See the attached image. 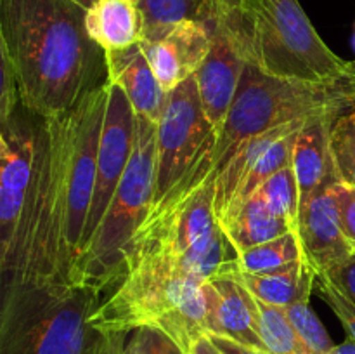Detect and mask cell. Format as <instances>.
Here are the masks:
<instances>
[{
	"label": "cell",
	"mask_w": 355,
	"mask_h": 354,
	"mask_svg": "<svg viewBox=\"0 0 355 354\" xmlns=\"http://www.w3.org/2000/svg\"><path fill=\"white\" fill-rule=\"evenodd\" d=\"M85 14L73 0H0V54L21 104L38 117L69 113L106 83V54L87 33Z\"/></svg>",
	"instance_id": "6da1fadb"
},
{
	"label": "cell",
	"mask_w": 355,
	"mask_h": 354,
	"mask_svg": "<svg viewBox=\"0 0 355 354\" xmlns=\"http://www.w3.org/2000/svg\"><path fill=\"white\" fill-rule=\"evenodd\" d=\"M214 153L153 205L125 250L123 276L141 262L162 264L201 281L232 273L238 252L215 215Z\"/></svg>",
	"instance_id": "7a4b0ae2"
},
{
	"label": "cell",
	"mask_w": 355,
	"mask_h": 354,
	"mask_svg": "<svg viewBox=\"0 0 355 354\" xmlns=\"http://www.w3.org/2000/svg\"><path fill=\"white\" fill-rule=\"evenodd\" d=\"M107 103V82L69 113L47 120L51 142L49 238L54 283L71 285L96 186L97 151Z\"/></svg>",
	"instance_id": "3957f363"
},
{
	"label": "cell",
	"mask_w": 355,
	"mask_h": 354,
	"mask_svg": "<svg viewBox=\"0 0 355 354\" xmlns=\"http://www.w3.org/2000/svg\"><path fill=\"white\" fill-rule=\"evenodd\" d=\"M99 304L89 285H26L0 295V354H106L114 333L90 323Z\"/></svg>",
	"instance_id": "277c9868"
},
{
	"label": "cell",
	"mask_w": 355,
	"mask_h": 354,
	"mask_svg": "<svg viewBox=\"0 0 355 354\" xmlns=\"http://www.w3.org/2000/svg\"><path fill=\"white\" fill-rule=\"evenodd\" d=\"M205 283L162 264H135L101 301L90 323L104 333L125 335L155 326L189 354L193 344L208 335Z\"/></svg>",
	"instance_id": "5b68a950"
},
{
	"label": "cell",
	"mask_w": 355,
	"mask_h": 354,
	"mask_svg": "<svg viewBox=\"0 0 355 354\" xmlns=\"http://www.w3.org/2000/svg\"><path fill=\"white\" fill-rule=\"evenodd\" d=\"M355 110V75L329 82H302L269 76L246 65L234 104L215 146V172L238 144L253 135L295 121Z\"/></svg>",
	"instance_id": "8992f818"
},
{
	"label": "cell",
	"mask_w": 355,
	"mask_h": 354,
	"mask_svg": "<svg viewBox=\"0 0 355 354\" xmlns=\"http://www.w3.org/2000/svg\"><path fill=\"white\" fill-rule=\"evenodd\" d=\"M156 125L141 115L135 118L130 163L99 228L73 267L71 285H89L103 295L123 278L125 250L155 201Z\"/></svg>",
	"instance_id": "52a82bcc"
},
{
	"label": "cell",
	"mask_w": 355,
	"mask_h": 354,
	"mask_svg": "<svg viewBox=\"0 0 355 354\" xmlns=\"http://www.w3.org/2000/svg\"><path fill=\"white\" fill-rule=\"evenodd\" d=\"M42 117L19 104L0 121V295L19 287L26 269L38 176Z\"/></svg>",
	"instance_id": "ba28073f"
},
{
	"label": "cell",
	"mask_w": 355,
	"mask_h": 354,
	"mask_svg": "<svg viewBox=\"0 0 355 354\" xmlns=\"http://www.w3.org/2000/svg\"><path fill=\"white\" fill-rule=\"evenodd\" d=\"M218 132L200 99L196 76L168 92L165 111L156 125L155 201L168 196L194 167L217 146Z\"/></svg>",
	"instance_id": "9c48e42d"
},
{
	"label": "cell",
	"mask_w": 355,
	"mask_h": 354,
	"mask_svg": "<svg viewBox=\"0 0 355 354\" xmlns=\"http://www.w3.org/2000/svg\"><path fill=\"white\" fill-rule=\"evenodd\" d=\"M135 118L137 115L123 90L107 82L106 113H104L99 151H97L96 186H94L92 203L87 217L80 253L89 245L94 233L99 228L111 203V198L130 163L135 144Z\"/></svg>",
	"instance_id": "30bf717a"
},
{
	"label": "cell",
	"mask_w": 355,
	"mask_h": 354,
	"mask_svg": "<svg viewBox=\"0 0 355 354\" xmlns=\"http://www.w3.org/2000/svg\"><path fill=\"white\" fill-rule=\"evenodd\" d=\"M338 180L322 184L314 196L300 207L297 233L302 255L315 276H324L355 255L340 226L338 207L333 186Z\"/></svg>",
	"instance_id": "8fae6325"
},
{
	"label": "cell",
	"mask_w": 355,
	"mask_h": 354,
	"mask_svg": "<svg viewBox=\"0 0 355 354\" xmlns=\"http://www.w3.org/2000/svg\"><path fill=\"white\" fill-rule=\"evenodd\" d=\"M141 45L156 78L172 92L203 66L211 51V30L201 21H180L163 37Z\"/></svg>",
	"instance_id": "7c38bea8"
},
{
	"label": "cell",
	"mask_w": 355,
	"mask_h": 354,
	"mask_svg": "<svg viewBox=\"0 0 355 354\" xmlns=\"http://www.w3.org/2000/svg\"><path fill=\"white\" fill-rule=\"evenodd\" d=\"M203 290L207 298L208 335L217 333L267 351L259 333L257 298L241 281L231 274H222L208 280Z\"/></svg>",
	"instance_id": "4fadbf2b"
},
{
	"label": "cell",
	"mask_w": 355,
	"mask_h": 354,
	"mask_svg": "<svg viewBox=\"0 0 355 354\" xmlns=\"http://www.w3.org/2000/svg\"><path fill=\"white\" fill-rule=\"evenodd\" d=\"M246 65L225 35L211 31V51L194 76L205 113L218 134L234 104Z\"/></svg>",
	"instance_id": "5bb4252c"
},
{
	"label": "cell",
	"mask_w": 355,
	"mask_h": 354,
	"mask_svg": "<svg viewBox=\"0 0 355 354\" xmlns=\"http://www.w3.org/2000/svg\"><path fill=\"white\" fill-rule=\"evenodd\" d=\"M107 82L125 92L137 115L158 124L165 111L168 92L156 78L141 44L106 54Z\"/></svg>",
	"instance_id": "9a60e30c"
},
{
	"label": "cell",
	"mask_w": 355,
	"mask_h": 354,
	"mask_svg": "<svg viewBox=\"0 0 355 354\" xmlns=\"http://www.w3.org/2000/svg\"><path fill=\"white\" fill-rule=\"evenodd\" d=\"M336 118V115L312 118L298 132L293 153V169L300 187V207L314 196L322 184L338 180L329 149V134Z\"/></svg>",
	"instance_id": "2e32d148"
},
{
	"label": "cell",
	"mask_w": 355,
	"mask_h": 354,
	"mask_svg": "<svg viewBox=\"0 0 355 354\" xmlns=\"http://www.w3.org/2000/svg\"><path fill=\"white\" fill-rule=\"evenodd\" d=\"M85 28L104 54H110L141 44L144 17L141 7L130 0H97L87 9Z\"/></svg>",
	"instance_id": "e0dca14e"
},
{
	"label": "cell",
	"mask_w": 355,
	"mask_h": 354,
	"mask_svg": "<svg viewBox=\"0 0 355 354\" xmlns=\"http://www.w3.org/2000/svg\"><path fill=\"white\" fill-rule=\"evenodd\" d=\"M309 121L311 120L283 125V127L272 128V130H267L263 134L253 135V137L246 139L241 144H238V148L225 160V163L220 167V170L217 172V177H215V215H217L218 222L225 217L227 210L231 208L232 201H234L236 194H238L239 187L243 186L246 177L250 176V172L255 167L260 155L274 141H277L283 135L290 134V132L298 130L304 125H307Z\"/></svg>",
	"instance_id": "ac0fdd59"
},
{
	"label": "cell",
	"mask_w": 355,
	"mask_h": 354,
	"mask_svg": "<svg viewBox=\"0 0 355 354\" xmlns=\"http://www.w3.org/2000/svg\"><path fill=\"white\" fill-rule=\"evenodd\" d=\"M231 276L241 281L253 297L277 307H290L297 302L311 301L318 278L304 259L267 273H232Z\"/></svg>",
	"instance_id": "d6986e66"
},
{
	"label": "cell",
	"mask_w": 355,
	"mask_h": 354,
	"mask_svg": "<svg viewBox=\"0 0 355 354\" xmlns=\"http://www.w3.org/2000/svg\"><path fill=\"white\" fill-rule=\"evenodd\" d=\"M220 226L238 253L295 231L293 226L279 217L259 193L241 201Z\"/></svg>",
	"instance_id": "ffe728a7"
},
{
	"label": "cell",
	"mask_w": 355,
	"mask_h": 354,
	"mask_svg": "<svg viewBox=\"0 0 355 354\" xmlns=\"http://www.w3.org/2000/svg\"><path fill=\"white\" fill-rule=\"evenodd\" d=\"M139 7L144 17L142 42L163 37L180 21H201L210 28L215 17V0H141Z\"/></svg>",
	"instance_id": "44dd1931"
},
{
	"label": "cell",
	"mask_w": 355,
	"mask_h": 354,
	"mask_svg": "<svg viewBox=\"0 0 355 354\" xmlns=\"http://www.w3.org/2000/svg\"><path fill=\"white\" fill-rule=\"evenodd\" d=\"M300 259H304L300 238H298L297 231H291L279 236V238H274L270 242L260 243V245L239 252L234 260L232 273H267V271L279 269V267L297 262Z\"/></svg>",
	"instance_id": "7402d4cb"
},
{
	"label": "cell",
	"mask_w": 355,
	"mask_h": 354,
	"mask_svg": "<svg viewBox=\"0 0 355 354\" xmlns=\"http://www.w3.org/2000/svg\"><path fill=\"white\" fill-rule=\"evenodd\" d=\"M257 298V297H255ZM259 333L269 354H314L300 339L293 323L288 318L286 307L266 304L257 298Z\"/></svg>",
	"instance_id": "603a6c76"
},
{
	"label": "cell",
	"mask_w": 355,
	"mask_h": 354,
	"mask_svg": "<svg viewBox=\"0 0 355 354\" xmlns=\"http://www.w3.org/2000/svg\"><path fill=\"white\" fill-rule=\"evenodd\" d=\"M302 128H298V130H295V132H290V134L283 135V137H279L277 141H274L272 144H270L269 148H267L266 151L260 155V158L257 160L255 167L252 169L250 176L246 177V180L243 183V186L239 187L238 194H236L234 201H232L231 208L227 210L225 217H227V215L231 214V212L234 210V208L238 207L241 201H245L246 198L252 196V194L255 193V191L259 189V187L262 186V184L266 183L269 177H272L274 174L279 172V170L284 169V167L293 165L295 142H297V135ZM224 219H222V221H224Z\"/></svg>",
	"instance_id": "cb8c5ba5"
},
{
	"label": "cell",
	"mask_w": 355,
	"mask_h": 354,
	"mask_svg": "<svg viewBox=\"0 0 355 354\" xmlns=\"http://www.w3.org/2000/svg\"><path fill=\"white\" fill-rule=\"evenodd\" d=\"M279 217L290 222L297 231L300 217V187L293 165H288L274 174L255 191Z\"/></svg>",
	"instance_id": "d4e9b609"
},
{
	"label": "cell",
	"mask_w": 355,
	"mask_h": 354,
	"mask_svg": "<svg viewBox=\"0 0 355 354\" xmlns=\"http://www.w3.org/2000/svg\"><path fill=\"white\" fill-rule=\"evenodd\" d=\"M329 149L338 183L355 187V110L335 120Z\"/></svg>",
	"instance_id": "484cf974"
},
{
	"label": "cell",
	"mask_w": 355,
	"mask_h": 354,
	"mask_svg": "<svg viewBox=\"0 0 355 354\" xmlns=\"http://www.w3.org/2000/svg\"><path fill=\"white\" fill-rule=\"evenodd\" d=\"M288 318L293 323L295 330L300 339L307 344L309 349L314 354H329L335 347L333 340L329 339L324 325L315 316L309 302H297V304L286 307Z\"/></svg>",
	"instance_id": "4316f807"
},
{
	"label": "cell",
	"mask_w": 355,
	"mask_h": 354,
	"mask_svg": "<svg viewBox=\"0 0 355 354\" xmlns=\"http://www.w3.org/2000/svg\"><path fill=\"white\" fill-rule=\"evenodd\" d=\"M121 354H186L182 347L163 330L141 326L130 332Z\"/></svg>",
	"instance_id": "83f0119b"
},
{
	"label": "cell",
	"mask_w": 355,
	"mask_h": 354,
	"mask_svg": "<svg viewBox=\"0 0 355 354\" xmlns=\"http://www.w3.org/2000/svg\"><path fill=\"white\" fill-rule=\"evenodd\" d=\"M315 290L321 295L322 301L329 305L336 318L340 319L342 326L345 328L347 335L355 340V304L349 297L342 294L326 276L315 278Z\"/></svg>",
	"instance_id": "f1b7e54d"
},
{
	"label": "cell",
	"mask_w": 355,
	"mask_h": 354,
	"mask_svg": "<svg viewBox=\"0 0 355 354\" xmlns=\"http://www.w3.org/2000/svg\"><path fill=\"white\" fill-rule=\"evenodd\" d=\"M333 191H335L343 236H345L350 248L355 253V187L347 186V184L342 183H335Z\"/></svg>",
	"instance_id": "f546056e"
},
{
	"label": "cell",
	"mask_w": 355,
	"mask_h": 354,
	"mask_svg": "<svg viewBox=\"0 0 355 354\" xmlns=\"http://www.w3.org/2000/svg\"><path fill=\"white\" fill-rule=\"evenodd\" d=\"M0 71H2V87H0V121L9 120L14 111L19 108L21 96L16 75L12 71L9 59L0 54Z\"/></svg>",
	"instance_id": "4dcf8cb0"
},
{
	"label": "cell",
	"mask_w": 355,
	"mask_h": 354,
	"mask_svg": "<svg viewBox=\"0 0 355 354\" xmlns=\"http://www.w3.org/2000/svg\"><path fill=\"white\" fill-rule=\"evenodd\" d=\"M324 276L355 304V255L329 271Z\"/></svg>",
	"instance_id": "1f68e13d"
},
{
	"label": "cell",
	"mask_w": 355,
	"mask_h": 354,
	"mask_svg": "<svg viewBox=\"0 0 355 354\" xmlns=\"http://www.w3.org/2000/svg\"><path fill=\"white\" fill-rule=\"evenodd\" d=\"M210 340L214 342V346L220 351L222 354H269L267 351L257 349V347L248 346V344L238 342L234 339H229V337L217 335V333H210Z\"/></svg>",
	"instance_id": "d6a6232c"
},
{
	"label": "cell",
	"mask_w": 355,
	"mask_h": 354,
	"mask_svg": "<svg viewBox=\"0 0 355 354\" xmlns=\"http://www.w3.org/2000/svg\"><path fill=\"white\" fill-rule=\"evenodd\" d=\"M189 354H222V353L214 346V342L210 340V337L203 335L193 344Z\"/></svg>",
	"instance_id": "836d02e7"
},
{
	"label": "cell",
	"mask_w": 355,
	"mask_h": 354,
	"mask_svg": "<svg viewBox=\"0 0 355 354\" xmlns=\"http://www.w3.org/2000/svg\"><path fill=\"white\" fill-rule=\"evenodd\" d=\"M329 354H355V340H352L349 337L345 342L336 344V346L333 347V351Z\"/></svg>",
	"instance_id": "e575fe53"
},
{
	"label": "cell",
	"mask_w": 355,
	"mask_h": 354,
	"mask_svg": "<svg viewBox=\"0 0 355 354\" xmlns=\"http://www.w3.org/2000/svg\"><path fill=\"white\" fill-rule=\"evenodd\" d=\"M125 340H127V335L125 333H114L113 337V342H111L110 351L106 354H121L125 346Z\"/></svg>",
	"instance_id": "d590c367"
},
{
	"label": "cell",
	"mask_w": 355,
	"mask_h": 354,
	"mask_svg": "<svg viewBox=\"0 0 355 354\" xmlns=\"http://www.w3.org/2000/svg\"><path fill=\"white\" fill-rule=\"evenodd\" d=\"M73 2H76L78 6H82L83 9H90V7H92L97 0H73Z\"/></svg>",
	"instance_id": "8d00e7d4"
},
{
	"label": "cell",
	"mask_w": 355,
	"mask_h": 354,
	"mask_svg": "<svg viewBox=\"0 0 355 354\" xmlns=\"http://www.w3.org/2000/svg\"><path fill=\"white\" fill-rule=\"evenodd\" d=\"M352 47H354V52H355V21H354V30H352Z\"/></svg>",
	"instance_id": "74e56055"
},
{
	"label": "cell",
	"mask_w": 355,
	"mask_h": 354,
	"mask_svg": "<svg viewBox=\"0 0 355 354\" xmlns=\"http://www.w3.org/2000/svg\"><path fill=\"white\" fill-rule=\"evenodd\" d=\"M130 2H134V3H137V6H139V2H141V0H130Z\"/></svg>",
	"instance_id": "f35d334b"
}]
</instances>
